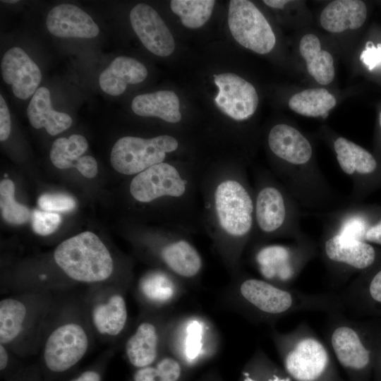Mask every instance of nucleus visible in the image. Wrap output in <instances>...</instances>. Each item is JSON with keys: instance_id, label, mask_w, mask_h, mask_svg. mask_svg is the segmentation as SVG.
I'll return each instance as SVG.
<instances>
[{"instance_id": "nucleus-23", "label": "nucleus", "mask_w": 381, "mask_h": 381, "mask_svg": "<svg viewBox=\"0 0 381 381\" xmlns=\"http://www.w3.org/2000/svg\"><path fill=\"white\" fill-rule=\"evenodd\" d=\"M131 109L138 116L158 117L169 123H176L181 119L179 99L173 91L137 95L132 100Z\"/></svg>"}, {"instance_id": "nucleus-44", "label": "nucleus", "mask_w": 381, "mask_h": 381, "mask_svg": "<svg viewBox=\"0 0 381 381\" xmlns=\"http://www.w3.org/2000/svg\"><path fill=\"white\" fill-rule=\"evenodd\" d=\"M2 2L4 3H8V4H16V3H18L19 2V1L18 0H7V1H1Z\"/></svg>"}, {"instance_id": "nucleus-45", "label": "nucleus", "mask_w": 381, "mask_h": 381, "mask_svg": "<svg viewBox=\"0 0 381 381\" xmlns=\"http://www.w3.org/2000/svg\"><path fill=\"white\" fill-rule=\"evenodd\" d=\"M379 123H380V126L381 127V111L380 113V116H379Z\"/></svg>"}, {"instance_id": "nucleus-12", "label": "nucleus", "mask_w": 381, "mask_h": 381, "mask_svg": "<svg viewBox=\"0 0 381 381\" xmlns=\"http://www.w3.org/2000/svg\"><path fill=\"white\" fill-rule=\"evenodd\" d=\"M89 345L84 328L75 322L57 327L46 340L43 358L51 371L61 373L75 365L85 354Z\"/></svg>"}, {"instance_id": "nucleus-17", "label": "nucleus", "mask_w": 381, "mask_h": 381, "mask_svg": "<svg viewBox=\"0 0 381 381\" xmlns=\"http://www.w3.org/2000/svg\"><path fill=\"white\" fill-rule=\"evenodd\" d=\"M46 25L51 34L64 38H93L99 32L91 16L71 4L52 8L47 14Z\"/></svg>"}, {"instance_id": "nucleus-42", "label": "nucleus", "mask_w": 381, "mask_h": 381, "mask_svg": "<svg viewBox=\"0 0 381 381\" xmlns=\"http://www.w3.org/2000/svg\"><path fill=\"white\" fill-rule=\"evenodd\" d=\"M8 362V354L5 348V345L0 344V369L4 370Z\"/></svg>"}, {"instance_id": "nucleus-19", "label": "nucleus", "mask_w": 381, "mask_h": 381, "mask_svg": "<svg viewBox=\"0 0 381 381\" xmlns=\"http://www.w3.org/2000/svg\"><path fill=\"white\" fill-rule=\"evenodd\" d=\"M367 18V8L363 1L336 0L322 11L320 22L322 28L332 33L361 28Z\"/></svg>"}, {"instance_id": "nucleus-34", "label": "nucleus", "mask_w": 381, "mask_h": 381, "mask_svg": "<svg viewBox=\"0 0 381 381\" xmlns=\"http://www.w3.org/2000/svg\"><path fill=\"white\" fill-rule=\"evenodd\" d=\"M32 227L34 231L41 236L54 233L59 226L61 217L56 212L35 210L31 214Z\"/></svg>"}, {"instance_id": "nucleus-21", "label": "nucleus", "mask_w": 381, "mask_h": 381, "mask_svg": "<svg viewBox=\"0 0 381 381\" xmlns=\"http://www.w3.org/2000/svg\"><path fill=\"white\" fill-rule=\"evenodd\" d=\"M27 115L35 128H45L47 132L53 136L68 129L73 122L68 114L52 109L50 92L45 87H39L32 95Z\"/></svg>"}, {"instance_id": "nucleus-38", "label": "nucleus", "mask_w": 381, "mask_h": 381, "mask_svg": "<svg viewBox=\"0 0 381 381\" xmlns=\"http://www.w3.org/2000/svg\"><path fill=\"white\" fill-rule=\"evenodd\" d=\"M11 130V116L7 104L3 96L0 95V140H6Z\"/></svg>"}, {"instance_id": "nucleus-24", "label": "nucleus", "mask_w": 381, "mask_h": 381, "mask_svg": "<svg viewBox=\"0 0 381 381\" xmlns=\"http://www.w3.org/2000/svg\"><path fill=\"white\" fill-rule=\"evenodd\" d=\"M333 148L341 169L353 180L373 174L377 167L371 153L346 138L337 137Z\"/></svg>"}, {"instance_id": "nucleus-39", "label": "nucleus", "mask_w": 381, "mask_h": 381, "mask_svg": "<svg viewBox=\"0 0 381 381\" xmlns=\"http://www.w3.org/2000/svg\"><path fill=\"white\" fill-rule=\"evenodd\" d=\"M363 62L369 69H373L381 64V44L377 47L368 46L361 55Z\"/></svg>"}, {"instance_id": "nucleus-5", "label": "nucleus", "mask_w": 381, "mask_h": 381, "mask_svg": "<svg viewBox=\"0 0 381 381\" xmlns=\"http://www.w3.org/2000/svg\"><path fill=\"white\" fill-rule=\"evenodd\" d=\"M257 176L251 240L257 244L281 237H291L295 241L308 240L300 231L299 205L295 199L272 174L258 172Z\"/></svg>"}, {"instance_id": "nucleus-13", "label": "nucleus", "mask_w": 381, "mask_h": 381, "mask_svg": "<svg viewBox=\"0 0 381 381\" xmlns=\"http://www.w3.org/2000/svg\"><path fill=\"white\" fill-rule=\"evenodd\" d=\"M211 327L203 318L191 315L169 325L167 340L170 350L188 364L206 356L212 349Z\"/></svg>"}, {"instance_id": "nucleus-3", "label": "nucleus", "mask_w": 381, "mask_h": 381, "mask_svg": "<svg viewBox=\"0 0 381 381\" xmlns=\"http://www.w3.org/2000/svg\"><path fill=\"white\" fill-rule=\"evenodd\" d=\"M236 293L239 304L249 316L268 323L302 311H344L339 294H308L255 277L243 279Z\"/></svg>"}, {"instance_id": "nucleus-29", "label": "nucleus", "mask_w": 381, "mask_h": 381, "mask_svg": "<svg viewBox=\"0 0 381 381\" xmlns=\"http://www.w3.org/2000/svg\"><path fill=\"white\" fill-rule=\"evenodd\" d=\"M87 148V140L80 134H73L68 138H60L52 144L50 159L52 164L60 169L74 167Z\"/></svg>"}, {"instance_id": "nucleus-37", "label": "nucleus", "mask_w": 381, "mask_h": 381, "mask_svg": "<svg viewBox=\"0 0 381 381\" xmlns=\"http://www.w3.org/2000/svg\"><path fill=\"white\" fill-rule=\"evenodd\" d=\"M74 167L83 176L88 179L94 178L98 171L97 161L90 155L80 157Z\"/></svg>"}, {"instance_id": "nucleus-41", "label": "nucleus", "mask_w": 381, "mask_h": 381, "mask_svg": "<svg viewBox=\"0 0 381 381\" xmlns=\"http://www.w3.org/2000/svg\"><path fill=\"white\" fill-rule=\"evenodd\" d=\"M71 381H100V376L95 371L88 370Z\"/></svg>"}, {"instance_id": "nucleus-20", "label": "nucleus", "mask_w": 381, "mask_h": 381, "mask_svg": "<svg viewBox=\"0 0 381 381\" xmlns=\"http://www.w3.org/2000/svg\"><path fill=\"white\" fill-rule=\"evenodd\" d=\"M162 337V332L155 323L147 320L140 322L125 344L130 363L138 368L152 364L157 358Z\"/></svg>"}, {"instance_id": "nucleus-1", "label": "nucleus", "mask_w": 381, "mask_h": 381, "mask_svg": "<svg viewBox=\"0 0 381 381\" xmlns=\"http://www.w3.org/2000/svg\"><path fill=\"white\" fill-rule=\"evenodd\" d=\"M200 222L225 265L237 272L254 231V189L246 172L210 170L200 173Z\"/></svg>"}, {"instance_id": "nucleus-35", "label": "nucleus", "mask_w": 381, "mask_h": 381, "mask_svg": "<svg viewBox=\"0 0 381 381\" xmlns=\"http://www.w3.org/2000/svg\"><path fill=\"white\" fill-rule=\"evenodd\" d=\"M38 205L47 212H68L75 207V200L62 193H44L37 200Z\"/></svg>"}, {"instance_id": "nucleus-25", "label": "nucleus", "mask_w": 381, "mask_h": 381, "mask_svg": "<svg viewBox=\"0 0 381 381\" xmlns=\"http://www.w3.org/2000/svg\"><path fill=\"white\" fill-rule=\"evenodd\" d=\"M299 52L306 61L308 73L316 82L327 85L333 81L335 76L333 57L322 48L315 35L308 33L301 37Z\"/></svg>"}, {"instance_id": "nucleus-36", "label": "nucleus", "mask_w": 381, "mask_h": 381, "mask_svg": "<svg viewBox=\"0 0 381 381\" xmlns=\"http://www.w3.org/2000/svg\"><path fill=\"white\" fill-rule=\"evenodd\" d=\"M341 293L345 294H365L371 301L381 304V270H379L369 282L365 293H354L343 291Z\"/></svg>"}, {"instance_id": "nucleus-18", "label": "nucleus", "mask_w": 381, "mask_h": 381, "mask_svg": "<svg viewBox=\"0 0 381 381\" xmlns=\"http://www.w3.org/2000/svg\"><path fill=\"white\" fill-rule=\"evenodd\" d=\"M147 75L146 67L135 59L120 56L115 58L99 75L101 89L111 96L124 92L128 84L143 82Z\"/></svg>"}, {"instance_id": "nucleus-30", "label": "nucleus", "mask_w": 381, "mask_h": 381, "mask_svg": "<svg viewBox=\"0 0 381 381\" xmlns=\"http://www.w3.org/2000/svg\"><path fill=\"white\" fill-rule=\"evenodd\" d=\"M215 1L214 0H172L171 11L179 16L182 24L191 29L202 26L210 18Z\"/></svg>"}, {"instance_id": "nucleus-11", "label": "nucleus", "mask_w": 381, "mask_h": 381, "mask_svg": "<svg viewBox=\"0 0 381 381\" xmlns=\"http://www.w3.org/2000/svg\"><path fill=\"white\" fill-rule=\"evenodd\" d=\"M321 253L331 274L342 280L355 271L368 268L376 258L375 248L370 243L338 231L325 236Z\"/></svg>"}, {"instance_id": "nucleus-8", "label": "nucleus", "mask_w": 381, "mask_h": 381, "mask_svg": "<svg viewBox=\"0 0 381 381\" xmlns=\"http://www.w3.org/2000/svg\"><path fill=\"white\" fill-rule=\"evenodd\" d=\"M257 246L254 262L262 279L288 288L317 253L309 239L287 246Z\"/></svg>"}, {"instance_id": "nucleus-32", "label": "nucleus", "mask_w": 381, "mask_h": 381, "mask_svg": "<svg viewBox=\"0 0 381 381\" xmlns=\"http://www.w3.org/2000/svg\"><path fill=\"white\" fill-rule=\"evenodd\" d=\"M15 186L8 179L0 183V207L1 214L5 221L12 224H23L30 217L29 209L16 202L15 199Z\"/></svg>"}, {"instance_id": "nucleus-6", "label": "nucleus", "mask_w": 381, "mask_h": 381, "mask_svg": "<svg viewBox=\"0 0 381 381\" xmlns=\"http://www.w3.org/2000/svg\"><path fill=\"white\" fill-rule=\"evenodd\" d=\"M54 258L68 277L83 283L104 281L114 270L108 249L90 231L83 232L61 243L55 249Z\"/></svg>"}, {"instance_id": "nucleus-27", "label": "nucleus", "mask_w": 381, "mask_h": 381, "mask_svg": "<svg viewBox=\"0 0 381 381\" xmlns=\"http://www.w3.org/2000/svg\"><path fill=\"white\" fill-rule=\"evenodd\" d=\"M336 104L334 95L325 88L304 90L292 95L288 102L293 111L313 118L326 116Z\"/></svg>"}, {"instance_id": "nucleus-4", "label": "nucleus", "mask_w": 381, "mask_h": 381, "mask_svg": "<svg viewBox=\"0 0 381 381\" xmlns=\"http://www.w3.org/2000/svg\"><path fill=\"white\" fill-rule=\"evenodd\" d=\"M283 369L293 381H347L329 346L304 322L288 332L271 331Z\"/></svg>"}, {"instance_id": "nucleus-2", "label": "nucleus", "mask_w": 381, "mask_h": 381, "mask_svg": "<svg viewBox=\"0 0 381 381\" xmlns=\"http://www.w3.org/2000/svg\"><path fill=\"white\" fill-rule=\"evenodd\" d=\"M201 171H188L164 162L134 176L129 190L140 203L164 200L185 231L200 224L199 182Z\"/></svg>"}, {"instance_id": "nucleus-40", "label": "nucleus", "mask_w": 381, "mask_h": 381, "mask_svg": "<svg viewBox=\"0 0 381 381\" xmlns=\"http://www.w3.org/2000/svg\"><path fill=\"white\" fill-rule=\"evenodd\" d=\"M359 239L367 243L371 242L381 245V219L375 225L368 228L363 226Z\"/></svg>"}, {"instance_id": "nucleus-7", "label": "nucleus", "mask_w": 381, "mask_h": 381, "mask_svg": "<svg viewBox=\"0 0 381 381\" xmlns=\"http://www.w3.org/2000/svg\"><path fill=\"white\" fill-rule=\"evenodd\" d=\"M325 337L347 381H361L372 361V351L361 328L342 312L328 314Z\"/></svg>"}, {"instance_id": "nucleus-14", "label": "nucleus", "mask_w": 381, "mask_h": 381, "mask_svg": "<svg viewBox=\"0 0 381 381\" xmlns=\"http://www.w3.org/2000/svg\"><path fill=\"white\" fill-rule=\"evenodd\" d=\"M214 82L219 89L214 102L224 114L237 121L247 120L254 114L259 98L250 83L232 73L214 75Z\"/></svg>"}, {"instance_id": "nucleus-26", "label": "nucleus", "mask_w": 381, "mask_h": 381, "mask_svg": "<svg viewBox=\"0 0 381 381\" xmlns=\"http://www.w3.org/2000/svg\"><path fill=\"white\" fill-rule=\"evenodd\" d=\"M91 318L99 334L114 337L121 333L128 319L123 296L119 293L113 294L106 301L97 303L92 309Z\"/></svg>"}, {"instance_id": "nucleus-33", "label": "nucleus", "mask_w": 381, "mask_h": 381, "mask_svg": "<svg viewBox=\"0 0 381 381\" xmlns=\"http://www.w3.org/2000/svg\"><path fill=\"white\" fill-rule=\"evenodd\" d=\"M181 374L179 361L171 356L160 359L155 366L139 368L134 374V381H177Z\"/></svg>"}, {"instance_id": "nucleus-10", "label": "nucleus", "mask_w": 381, "mask_h": 381, "mask_svg": "<svg viewBox=\"0 0 381 381\" xmlns=\"http://www.w3.org/2000/svg\"><path fill=\"white\" fill-rule=\"evenodd\" d=\"M228 25L235 40L255 53L267 54L275 46L276 37L271 25L250 1H229Z\"/></svg>"}, {"instance_id": "nucleus-28", "label": "nucleus", "mask_w": 381, "mask_h": 381, "mask_svg": "<svg viewBox=\"0 0 381 381\" xmlns=\"http://www.w3.org/2000/svg\"><path fill=\"white\" fill-rule=\"evenodd\" d=\"M27 308L20 301L7 298L0 302V344L13 341L23 330Z\"/></svg>"}, {"instance_id": "nucleus-9", "label": "nucleus", "mask_w": 381, "mask_h": 381, "mask_svg": "<svg viewBox=\"0 0 381 381\" xmlns=\"http://www.w3.org/2000/svg\"><path fill=\"white\" fill-rule=\"evenodd\" d=\"M179 146V141L169 135L152 138L125 136L114 145L110 162L119 173L135 176L152 166L164 162L167 155L176 151Z\"/></svg>"}, {"instance_id": "nucleus-22", "label": "nucleus", "mask_w": 381, "mask_h": 381, "mask_svg": "<svg viewBox=\"0 0 381 381\" xmlns=\"http://www.w3.org/2000/svg\"><path fill=\"white\" fill-rule=\"evenodd\" d=\"M179 280V278L166 270L151 271L140 279L138 284L139 293L152 306H167L177 300L182 293Z\"/></svg>"}, {"instance_id": "nucleus-43", "label": "nucleus", "mask_w": 381, "mask_h": 381, "mask_svg": "<svg viewBox=\"0 0 381 381\" xmlns=\"http://www.w3.org/2000/svg\"><path fill=\"white\" fill-rule=\"evenodd\" d=\"M263 2L268 6L273 8H282L286 5L289 1L284 0H265Z\"/></svg>"}, {"instance_id": "nucleus-31", "label": "nucleus", "mask_w": 381, "mask_h": 381, "mask_svg": "<svg viewBox=\"0 0 381 381\" xmlns=\"http://www.w3.org/2000/svg\"><path fill=\"white\" fill-rule=\"evenodd\" d=\"M243 381H293L283 368L274 365L262 351L258 349L243 373Z\"/></svg>"}, {"instance_id": "nucleus-15", "label": "nucleus", "mask_w": 381, "mask_h": 381, "mask_svg": "<svg viewBox=\"0 0 381 381\" xmlns=\"http://www.w3.org/2000/svg\"><path fill=\"white\" fill-rule=\"evenodd\" d=\"M130 21L134 32L150 52L162 57L173 53V35L152 7L144 3L136 4L130 12Z\"/></svg>"}, {"instance_id": "nucleus-16", "label": "nucleus", "mask_w": 381, "mask_h": 381, "mask_svg": "<svg viewBox=\"0 0 381 381\" xmlns=\"http://www.w3.org/2000/svg\"><path fill=\"white\" fill-rule=\"evenodd\" d=\"M1 69L5 83L11 85L14 95L21 99L34 95L42 80L38 66L18 47L6 52L1 61Z\"/></svg>"}]
</instances>
